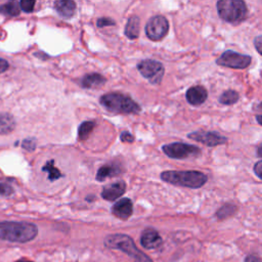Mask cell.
<instances>
[{
	"label": "cell",
	"mask_w": 262,
	"mask_h": 262,
	"mask_svg": "<svg viewBox=\"0 0 262 262\" xmlns=\"http://www.w3.org/2000/svg\"><path fill=\"white\" fill-rule=\"evenodd\" d=\"M38 228L35 224L24 221L0 222V239L13 243H27L36 238Z\"/></svg>",
	"instance_id": "6da1fadb"
},
{
	"label": "cell",
	"mask_w": 262,
	"mask_h": 262,
	"mask_svg": "<svg viewBox=\"0 0 262 262\" xmlns=\"http://www.w3.org/2000/svg\"><path fill=\"white\" fill-rule=\"evenodd\" d=\"M100 104L114 114H139L141 106L130 96L120 92L103 94L99 99Z\"/></svg>",
	"instance_id": "7a4b0ae2"
},
{
	"label": "cell",
	"mask_w": 262,
	"mask_h": 262,
	"mask_svg": "<svg viewBox=\"0 0 262 262\" xmlns=\"http://www.w3.org/2000/svg\"><path fill=\"white\" fill-rule=\"evenodd\" d=\"M161 179L173 186L189 189H200L207 182V175L201 171H165L160 175Z\"/></svg>",
	"instance_id": "3957f363"
},
{
	"label": "cell",
	"mask_w": 262,
	"mask_h": 262,
	"mask_svg": "<svg viewBox=\"0 0 262 262\" xmlns=\"http://www.w3.org/2000/svg\"><path fill=\"white\" fill-rule=\"evenodd\" d=\"M104 245L110 249L123 251L136 262H154L148 255L138 249L136 243L129 235L122 233L110 234L104 239Z\"/></svg>",
	"instance_id": "277c9868"
},
{
	"label": "cell",
	"mask_w": 262,
	"mask_h": 262,
	"mask_svg": "<svg viewBox=\"0 0 262 262\" xmlns=\"http://www.w3.org/2000/svg\"><path fill=\"white\" fill-rule=\"evenodd\" d=\"M217 13L220 19L227 23L239 24L247 18V6L242 0H219Z\"/></svg>",
	"instance_id": "5b68a950"
},
{
	"label": "cell",
	"mask_w": 262,
	"mask_h": 262,
	"mask_svg": "<svg viewBox=\"0 0 262 262\" xmlns=\"http://www.w3.org/2000/svg\"><path fill=\"white\" fill-rule=\"evenodd\" d=\"M162 151L172 159H188L201 155V150L193 145L184 143H172L162 147Z\"/></svg>",
	"instance_id": "8992f818"
},
{
	"label": "cell",
	"mask_w": 262,
	"mask_h": 262,
	"mask_svg": "<svg viewBox=\"0 0 262 262\" xmlns=\"http://www.w3.org/2000/svg\"><path fill=\"white\" fill-rule=\"evenodd\" d=\"M140 73L152 84H160L165 73L164 66L154 60H144L138 65Z\"/></svg>",
	"instance_id": "52a82bcc"
},
{
	"label": "cell",
	"mask_w": 262,
	"mask_h": 262,
	"mask_svg": "<svg viewBox=\"0 0 262 262\" xmlns=\"http://www.w3.org/2000/svg\"><path fill=\"white\" fill-rule=\"evenodd\" d=\"M169 31L168 20L163 16L151 18L146 25V35L152 41L162 40Z\"/></svg>",
	"instance_id": "ba28073f"
},
{
	"label": "cell",
	"mask_w": 262,
	"mask_h": 262,
	"mask_svg": "<svg viewBox=\"0 0 262 262\" xmlns=\"http://www.w3.org/2000/svg\"><path fill=\"white\" fill-rule=\"evenodd\" d=\"M252 59L250 56L241 55L232 50L224 51L216 61V64L221 67L232 69H246L250 66Z\"/></svg>",
	"instance_id": "9c48e42d"
},
{
	"label": "cell",
	"mask_w": 262,
	"mask_h": 262,
	"mask_svg": "<svg viewBox=\"0 0 262 262\" xmlns=\"http://www.w3.org/2000/svg\"><path fill=\"white\" fill-rule=\"evenodd\" d=\"M190 140L201 143L207 147L221 146L227 143V139L215 131H194L188 135Z\"/></svg>",
	"instance_id": "30bf717a"
},
{
	"label": "cell",
	"mask_w": 262,
	"mask_h": 262,
	"mask_svg": "<svg viewBox=\"0 0 262 262\" xmlns=\"http://www.w3.org/2000/svg\"><path fill=\"white\" fill-rule=\"evenodd\" d=\"M112 213L122 220H127L134 213L133 201L127 198L121 199L120 201L115 203V205H113Z\"/></svg>",
	"instance_id": "8fae6325"
},
{
	"label": "cell",
	"mask_w": 262,
	"mask_h": 262,
	"mask_svg": "<svg viewBox=\"0 0 262 262\" xmlns=\"http://www.w3.org/2000/svg\"><path fill=\"white\" fill-rule=\"evenodd\" d=\"M126 192V184L122 180L111 184L103 188L101 192V197L107 201H115L122 197Z\"/></svg>",
	"instance_id": "7c38bea8"
},
{
	"label": "cell",
	"mask_w": 262,
	"mask_h": 262,
	"mask_svg": "<svg viewBox=\"0 0 262 262\" xmlns=\"http://www.w3.org/2000/svg\"><path fill=\"white\" fill-rule=\"evenodd\" d=\"M162 238L155 229L147 228L143 231L141 237V244L145 249H157L162 245Z\"/></svg>",
	"instance_id": "4fadbf2b"
},
{
	"label": "cell",
	"mask_w": 262,
	"mask_h": 262,
	"mask_svg": "<svg viewBox=\"0 0 262 262\" xmlns=\"http://www.w3.org/2000/svg\"><path fill=\"white\" fill-rule=\"evenodd\" d=\"M186 97L190 104L198 107L206 101V99L208 97V92H207L206 88H204L203 86L197 85V86L191 87L187 91Z\"/></svg>",
	"instance_id": "5bb4252c"
},
{
	"label": "cell",
	"mask_w": 262,
	"mask_h": 262,
	"mask_svg": "<svg viewBox=\"0 0 262 262\" xmlns=\"http://www.w3.org/2000/svg\"><path fill=\"white\" fill-rule=\"evenodd\" d=\"M107 82V79L98 73L87 74L82 77L80 85L86 89H98L101 88Z\"/></svg>",
	"instance_id": "9a60e30c"
},
{
	"label": "cell",
	"mask_w": 262,
	"mask_h": 262,
	"mask_svg": "<svg viewBox=\"0 0 262 262\" xmlns=\"http://www.w3.org/2000/svg\"><path fill=\"white\" fill-rule=\"evenodd\" d=\"M57 13L63 19H71L76 12V4L72 0H59L55 3Z\"/></svg>",
	"instance_id": "2e32d148"
},
{
	"label": "cell",
	"mask_w": 262,
	"mask_h": 262,
	"mask_svg": "<svg viewBox=\"0 0 262 262\" xmlns=\"http://www.w3.org/2000/svg\"><path fill=\"white\" fill-rule=\"evenodd\" d=\"M122 173V169L119 164L117 163H109L103 166H101L96 173L95 179L97 181H103L107 178H111L114 176H117Z\"/></svg>",
	"instance_id": "e0dca14e"
},
{
	"label": "cell",
	"mask_w": 262,
	"mask_h": 262,
	"mask_svg": "<svg viewBox=\"0 0 262 262\" xmlns=\"http://www.w3.org/2000/svg\"><path fill=\"white\" fill-rule=\"evenodd\" d=\"M15 118L8 113H0V135H9L15 130Z\"/></svg>",
	"instance_id": "ac0fdd59"
},
{
	"label": "cell",
	"mask_w": 262,
	"mask_h": 262,
	"mask_svg": "<svg viewBox=\"0 0 262 262\" xmlns=\"http://www.w3.org/2000/svg\"><path fill=\"white\" fill-rule=\"evenodd\" d=\"M140 25H141V20L138 16L131 17L125 27V35L129 39H137L140 36Z\"/></svg>",
	"instance_id": "d6986e66"
},
{
	"label": "cell",
	"mask_w": 262,
	"mask_h": 262,
	"mask_svg": "<svg viewBox=\"0 0 262 262\" xmlns=\"http://www.w3.org/2000/svg\"><path fill=\"white\" fill-rule=\"evenodd\" d=\"M96 126L94 121H84L78 128V139L79 141H86L90 134Z\"/></svg>",
	"instance_id": "ffe728a7"
},
{
	"label": "cell",
	"mask_w": 262,
	"mask_h": 262,
	"mask_svg": "<svg viewBox=\"0 0 262 262\" xmlns=\"http://www.w3.org/2000/svg\"><path fill=\"white\" fill-rule=\"evenodd\" d=\"M21 13V8H20V3L17 2H11L6 5L0 6V14L5 16H10V17H17Z\"/></svg>",
	"instance_id": "44dd1931"
},
{
	"label": "cell",
	"mask_w": 262,
	"mask_h": 262,
	"mask_svg": "<svg viewBox=\"0 0 262 262\" xmlns=\"http://www.w3.org/2000/svg\"><path fill=\"white\" fill-rule=\"evenodd\" d=\"M42 170L48 173V179L50 181H55V180H58L59 178L63 177V174L61 173V171L55 166L54 160L47 161L46 164L42 167Z\"/></svg>",
	"instance_id": "7402d4cb"
},
{
	"label": "cell",
	"mask_w": 262,
	"mask_h": 262,
	"mask_svg": "<svg viewBox=\"0 0 262 262\" xmlns=\"http://www.w3.org/2000/svg\"><path fill=\"white\" fill-rule=\"evenodd\" d=\"M238 100H239V93L231 89L224 91L219 97V102L224 106L234 104Z\"/></svg>",
	"instance_id": "603a6c76"
},
{
	"label": "cell",
	"mask_w": 262,
	"mask_h": 262,
	"mask_svg": "<svg viewBox=\"0 0 262 262\" xmlns=\"http://www.w3.org/2000/svg\"><path fill=\"white\" fill-rule=\"evenodd\" d=\"M237 211V207L232 204H225L222 206L216 213V216L218 219H225L229 216H231Z\"/></svg>",
	"instance_id": "cb8c5ba5"
},
{
	"label": "cell",
	"mask_w": 262,
	"mask_h": 262,
	"mask_svg": "<svg viewBox=\"0 0 262 262\" xmlns=\"http://www.w3.org/2000/svg\"><path fill=\"white\" fill-rule=\"evenodd\" d=\"M35 5L36 3L33 2V0H22L20 3V8L25 13H32Z\"/></svg>",
	"instance_id": "d4e9b609"
},
{
	"label": "cell",
	"mask_w": 262,
	"mask_h": 262,
	"mask_svg": "<svg viewBox=\"0 0 262 262\" xmlns=\"http://www.w3.org/2000/svg\"><path fill=\"white\" fill-rule=\"evenodd\" d=\"M13 194H14V190L11 186L4 184V182H0V196L8 197Z\"/></svg>",
	"instance_id": "484cf974"
},
{
	"label": "cell",
	"mask_w": 262,
	"mask_h": 262,
	"mask_svg": "<svg viewBox=\"0 0 262 262\" xmlns=\"http://www.w3.org/2000/svg\"><path fill=\"white\" fill-rule=\"evenodd\" d=\"M96 24H97L98 28H103V27H109V26H115L116 25L115 21H113L110 18H100V19L97 20Z\"/></svg>",
	"instance_id": "4316f807"
},
{
	"label": "cell",
	"mask_w": 262,
	"mask_h": 262,
	"mask_svg": "<svg viewBox=\"0 0 262 262\" xmlns=\"http://www.w3.org/2000/svg\"><path fill=\"white\" fill-rule=\"evenodd\" d=\"M22 147H23L25 150H27V151H29V152H32V151H34L35 148H36V141H35L34 139H27V140H25V141L22 143Z\"/></svg>",
	"instance_id": "83f0119b"
},
{
	"label": "cell",
	"mask_w": 262,
	"mask_h": 262,
	"mask_svg": "<svg viewBox=\"0 0 262 262\" xmlns=\"http://www.w3.org/2000/svg\"><path fill=\"white\" fill-rule=\"evenodd\" d=\"M120 140L122 143H134L135 142L134 136H131V134H129L128 131H123L120 136Z\"/></svg>",
	"instance_id": "f1b7e54d"
},
{
	"label": "cell",
	"mask_w": 262,
	"mask_h": 262,
	"mask_svg": "<svg viewBox=\"0 0 262 262\" xmlns=\"http://www.w3.org/2000/svg\"><path fill=\"white\" fill-rule=\"evenodd\" d=\"M254 173L256 174V176L259 178V179H262V161H258L255 165H254Z\"/></svg>",
	"instance_id": "f546056e"
},
{
	"label": "cell",
	"mask_w": 262,
	"mask_h": 262,
	"mask_svg": "<svg viewBox=\"0 0 262 262\" xmlns=\"http://www.w3.org/2000/svg\"><path fill=\"white\" fill-rule=\"evenodd\" d=\"M254 45H255L258 54H261V45H262V37H261V35L257 36L254 39Z\"/></svg>",
	"instance_id": "4dcf8cb0"
},
{
	"label": "cell",
	"mask_w": 262,
	"mask_h": 262,
	"mask_svg": "<svg viewBox=\"0 0 262 262\" xmlns=\"http://www.w3.org/2000/svg\"><path fill=\"white\" fill-rule=\"evenodd\" d=\"M10 68V65L8 63V61L4 60V59H0V73H4L6 71H8Z\"/></svg>",
	"instance_id": "1f68e13d"
},
{
	"label": "cell",
	"mask_w": 262,
	"mask_h": 262,
	"mask_svg": "<svg viewBox=\"0 0 262 262\" xmlns=\"http://www.w3.org/2000/svg\"><path fill=\"white\" fill-rule=\"evenodd\" d=\"M245 262H261L260 258L256 255H249L245 258Z\"/></svg>",
	"instance_id": "d6a6232c"
},
{
	"label": "cell",
	"mask_w": 262,
	"mask_h": 262,
	"mask_svg": "<svg viewBox=\"0 0 262 262\" xmlns=\"http://www.w3.org/2000/svg\"><path fill=\"white\" fill-rule=\"evenodd\" d=\"M261 150H262V148H261V146H259V147H258V149H257L258 157H262V154H261Z\"/></svg>",
	"instance_id": "836d02e7"
},
{
	"label": "cell",
	"mask_w": 262,
	"mask_h": 262,
	"mask_svg": "<svg viewBox=\"0 0 262 262\" xmlns=\"http://www.w3.org/2000/svg\"><path fill=\"white\" fill-rule=\"evenodd\" d=\"M257 121H258V124H262V122H261V115H257Z\"/></svg>",
	"instance_id": "e575fe53"
},
{
	"label": "cell",
	"mask_w": 262,
	"mask_h": 262,
	"mask_svg": "<svg viewBox=\"0 0 262 262\" xmlns=\"http://www.w3.org/2000/svg\"><path fill=\"white\" fill-rule=\"evenodd\" d=\"M16 262H33V261H30V260H27V259H20V260L16 261Z\"/></svg>",
	"instance_id": "d590c367"
}]
</instances>
